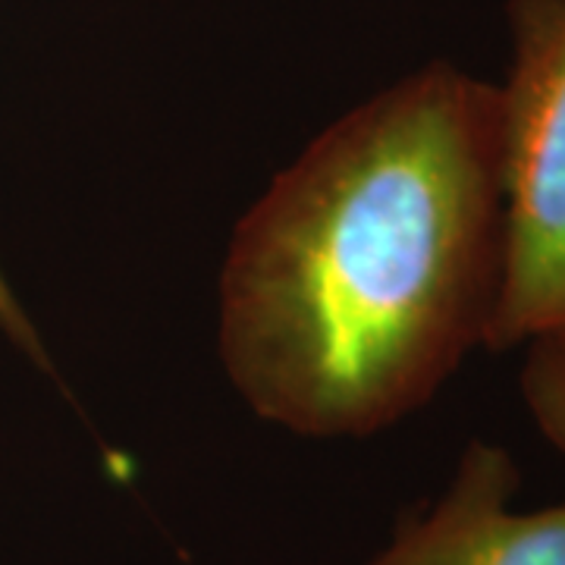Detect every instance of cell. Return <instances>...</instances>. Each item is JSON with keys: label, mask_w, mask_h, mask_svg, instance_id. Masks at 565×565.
<instances>
[{"label": "cell", "mask_w": 565, "mask_h": 565, "mask_svg": "<svg viewBox=\"0 0 565 565\" xmlns=\"http://www.w3.org/2000/svg\"><path fill=\"white\" fill-rule=\"evenodd\" d=\"M505 22L503 280L490 349L565 330V0H509Z\"/></svg>", "instance_id": "2"}, {"label": "cell", "mask_w": 565, "mask_h": 565, "mask_svg": "<svg viewBox=\"0 0 565 565\" xmlns=\"http://www.w3.org/2000/svg\"><path fill=\"white\" fill-rule=\"evenodd\" d=\"M519 468L493 444H471L446 493L399 525L371 565H565V503L515 512Z\"/></svg>", "instance_id": "3"}, {"label": "cell", "mask_w": 565, "mask_h": 565, "mask_svg": "<svg viewBox=\"0 0 565 565\" xmlns=\"http://www.w3.org/2000/svg\"><path fill=\"white\" fill-rule=\"evenodd\" d=\"M522 396L541 434L556 449H565V330L527 343Z\"/></svg>", "instance_id": "4"}, {"label": "cell", "mask_w": 565, "mask_h": 565, "mask_svg": "<svg viewBox=\"0 0 565 565\" xmlns=\"http://www.w3.org/2000/svg\"><path fill=\"white\" fill-rule=\"evenodd\" d=\"M500 280V88L427 63L327 129L239 223L223 359L262 418L371 434L484 345Z\"/></svg>", "instance_id": "1"}, {"label": "cell", "mask_w": 565, "mask_h": 565, "mask_svg": "<svg viewBox=\"0 0 565 565\" xmlns=\"http://www.w3.org/2000/svg\"><path fill=\"white\" fill-rule=\"evenodd\" d=\"M0 323H3V330L13 337V340H20L29 349H39L35 343V337H32V327L25 321V315L20 311V305L13 299V292H10V286L3 280V274H0Z\"/></svg>", "instance_id": "5"}]
</instances>
